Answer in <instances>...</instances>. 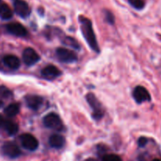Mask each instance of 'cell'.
Masks as SVG:
<instances>
[{
    "instance_id": "17",
    "label": "cell",
    "mask_w": 161,
    "mask_h": 161,
    "mask_svg": "<svg viewBox=\"0 0 161 161\" xmlns=\"http://www.w3.org/2000/svg\"><path fill=\"white\" fill-rule=\"evenodd\" d=\"M20 112V104L12 103L8 105L4 110L5 114L9 117H14L17 116Z\"/></svg>"
},
{
    "instance_id": "23",
    "label": "cell",
    "mask_w": 161,
    "mask_h": 161,
    "mask_svg": "<svg viewBox=\"0 0 161 161\" xmlns=\"http://www.w3.org/2000/svg\"><path fill=\"white\" fill-rule=\"evenodd\" d=\"M147 142H148L147 138H145V137H141V138L138 139V145L139 147H144V146H146V145L147 144Z\"/></svg>"
},
{
    "instance_id": "22",
    "label": "cell",
    "mask_w": 161,
    "mask_h": 161,
    "mask_svg": "<svg viewBox=\"0 0 161 161\" xmlns=\"http://www.w3.org/2000/svg\"><path fill=\"white\" fill-rule=\"evenodd\" d=\"M105 20L108 23L111 24V25H113L115 21V18L114 16H113V13H111L110 11L108 10H105Z\"/></svg>"
},
{
    "instance_id": "28",
    "label": "cell",
    "mask_w": 161,
    "mask_h": 161,
    "mask_svg": "<svg viewBox=\"0 0 161 161\" xmlns=\"http://www.w3.org/2000/svg\"><path fill=\"white\" fill-rule=\"evenodd\" d=\"M0 1H1V0H0Z\"/></svg>"
},
{
    "instance_id": "5",
    "label": "cell",
    "mask_w": 161,
    "mask_h": 161,
    "mask_svg": "<svg viewBox=\"0 0 161 161\" xmlns=\"http://www.w3.org/2000/svg\"><path fill=\"white\" fill-rule=\"evenodd\" d=\"M20 141L22 146L25 149L29 151H35L39 147V142L38 140L30 134H24L20 135Z\"/></svg>"
},
{
    "instance_id": "9",
    "label": "cell",
    "mask_w": 161,
    "mask_h": 161,
    "mask_svg": "<svg viewBox=\"0 0 161 161\" xmlns=\"http://www.w3.org/2000/svg\"><path fill=\"white\" fill-rule=\"evenodd\" d=\"M133 97L138 103L149 102L151 100V96L149 91L142 86H136L133 91Z\"/></svg>"
},
{
    "instance_id": "14",
    "label": "cell",
    "mask_w": 161,
    "mask_h": 161,
    "mask_svg": "<svg viewBox=\"0 0 161 161\" xmlns=\"http://www.w3.org/2000/svg\"><path fill=\"white\" fill-rule=\"evenodd\" d=\"M65 139L60 135H52L49 138V144L54 149H61L64 146Z\"/></svg>"
},
{
    "instance_id": "1",
    "label": "cell",
    "mask_w": 161,
    "mask_h": 161,
    "mask_svg": "<svg viewBox=\"0 0 161 161\" xmlns=\"http://www.w3.org/2000/svg\"><path fill=\"white\" fill-rule=\"evenodd\" d=\"M79 21L80 24L82 34H83L85 40L86 41L89 47L92 49V50L98 53L100 50H99L98 44H97V41L96 39L95 34H94V29H93L92 23H91V20L83 17V16H80Z\"/></svg>"
},
{
    "instance_id": "8",
    "label": "cell",
    "mask_w": 161,
    "mask_h": 161,
    "mask_svg": "<svg viewBox=\"0 0 161 161\" xmlns=\"http://www.w3.org/2000/svg\"><path fill=\"white\" fill-rule=\"evenodd\" d=\"M2 152L5 156L12 159L17 158L21 153L18 146L14 142L5 143L2 147Z\"/></svg>"
},
{
    "instance_id": "16",
    "label": "cell",
    "mask_w": 161,
    "mask_h": 161,
    "mask_svg": "<svg viewBox=\"0 0 161 161\" xmlns=\"http://www.w3.org/2000/svg\"><path fill=\"white\" fill-rule=\"evenodd\" d=\"M13 11L6 3L0 4V17L3 20H9L12 18Z\"/></svg>"
},
{
    "instance_id": "20",
    "label": "cell",
    "mask_w": 161,
    "mask_h": 161,
    "mask_svg": "<svg viewBox=\"0 0 161 161\" xmlns=\"http://www.w3.org/2000/svg\"><path fill=\"white\" fill-rule=\"evenodd\" d=\"M102 161H122L120 157L116 154H108L104 156Z\"/></svg>"
},
{
    "instance_id": "2",
    "label": "cell",
    "mask_w": 161,
    "mask_h": 161,
    "mask_svg": "<svg viewBox=\"0 0 161 161\" xmlns=\"http://www.w3.org/2000/svg\"><path fill=\"white\" fill-rule=\"evenodd\" d=\"M43 124L47 128L54 130H61L63 129V124L61 118L56 113H49L43 117Z\"/></svg>"
},
{
    "instance_id": "27",
    "label": "cell",
    "mask_w": 161,
    "mask_h": 161,
    "mask_svg": "<svg viewBox=\"0 0 161 161\" xmlns=\"http://www.w3.org/2000/svg\"><path fill=\"white\" fill-rule=\"evenodd\" d=\"M85 161H91V160H85Z\"/></svg>"
},
{
    "instance_id": "19",
    "label": "cell",
    "mask_w": 161,
    "mask_h": 161,
    "mask_svg": "<svg viewBox=\"0 0 161 161\" xmlns=\"http://www.w3.org/2000/svg\"><path fill=\"white\" fill-rule=\"evenodd\" d=\"M64 42L65 45L69 46V47H72V48H74V49L80 48V46H79L78 42H77L75 39H72V38H71V37H66L65 39H64Z\"/></svg>"
},
{
    "instance_id": "25",
    "label": "cell",
    "mask_w": 161,
    "mask_h": 161,
    "mask_svg": "<svg viewBox=\"0 0 161 161\" xmlns=\"http://www.w3.org/2000/svg\"><path fill=\"white\" fill-rule=\"evenodd\" d=\"M3 102L0 100V108H2V106H3Z\"/></svg>"
},
{
    "instance_id": "12",
    "label": "cell",
    "mask_w": 161,
    "mask_h": 161,
    "mask_svg": "<svg viewBox=\"0 0 161 161\" xmlns=\"http://www.w3.org/2000/svg\"><path fill=\"white\" fill-rule=\"evenodd\" d=\"M42 75L47 80H53L61 75V72L57 67L53 65H48L44 68L41 72Z\"/></svg>"
},
{
    "instance_id": "4",
    "label": "cell",
    "mask_w": 161,
    "mask_h": 161,
    "mask_svg": "<svg viewBox=\"0 0 161 161\" xmlns=\"http://www.w3.org/2000/svg\"><path fill=\"white\" fill-rule=\"evenodd\" d=\"M56 54L59 61L64 63H72L77 61V55L72 50L60 47L56 50Z\"/></svg>"
},
{
    "instance_id": "24",
    "label": "cell",
    "mask_w": 161,
    "mask_h": 161,
    "mask_svg": "<svg viewBox=\"0 0 161 161\" xmlns=\"http://www.w3.org/2000/svg\"><path fill=\"white\" fill-rule=\"evenodd\" d=\"M3 123H4V119H3V116H0V127L3 125Z\"/></svg>"
},
{
    "instance_id": "10",
    "label": "cell",
    "mask_w": 161,
    "mask_h": 161,
    "mask_svg": "<svg viewBox=\"0 0 161 161\" xmlns=\"http://www.w3.org/2000/svg\"><path fill=\"white\" fill-rule=\"evenodd\" d=\"M6 29L8 32L17 37H25L28 34V31L26 28L20 23L14 22V23H9L6 25Z\"/></svg>"
},
{
    "instance_id": "6",
    "label": "cell",
    "mask_w": 161,
    "mask_h": 161,
    "mask_svg": "<svg viewBox=\"0 0 161 161\" xmlns=\"http://www.w3.org/2000/svg\"><path fill=\"white\" fill-rule=\"evenodd\" d=\"M13 5L15 13L20 17L26 18L30 15L31 10L29 6L24 0H13Z\"/></svg>"
},
{
    "instance_id": "7",
    "label": "cell",
    "mask_w": 161,
    "mask_h": 161,
    "mask_svg": "<svg viewBox=\"0 0 161 161\" xmlns=\"http://www.w3.org/2000/svg\"><path fill=\"white\" fill-rule=\"evenodd\" d=\"M22 58L25 64L28 66H31L36 64L40 60V57L38 54L37 52L32 48H26L23 51Z\"/></svg>"
},
{
    "instance_id": "13",
    "label": "cell",
    "mask_w": 161,
    "mask_h": 161,
    "mask_svg": "<svg viewBox=\"0 0 161 161\" xmlns=\"http://www.w3.org/2000/svg\"><path fill=\"white\" fill-rule=\"evenodd\" d=\"M3 62L8 68L17 69L20 65V59L15 55H6L3 58Z\"/></svg>"
},
{
    "instance_id": "15",
    "label": "cell",
    "mask_w": 161,
    "mask_h": 161,
    "mask_svg": "<svg viewBox=\"0 0 161 161\" xmlns=\"http://www.w3.org/2000/svg\"><path fill=\"white\" fill-rule=\"evenodd\" d=\"M3 127L9 135H14L15 134H17V130H18L17 124L11 120H4Z\"/></svg>"
},
{
    "instance_id": "21",
    "label": "cell",
    "mask_w": 161,
    "mask_h": 161,
    "mask_svg": "<svg viewBox=\"0 0 161 161\" xmlns=\"http://www.w3.org/2000/svg\"><path fill=\"white\" fill-rule=\"evenodd\" d=\"M11 92L5 86H0V97H3V98H7V97H10Z\"/></svg>"
},
{
    "instance_id": "26",
    "label": "cell",
    "mask_w": 161,
    "mask_h": 161,
    "mask_svg": "<svg viewBox=\"0 0 161 161\" xmlns=\"http://www.w3.org/2000/svg\"><path fill=\"white\" fill-rule=\"evenodd\" d=\"M153 161H161V160H159V159H154V160Z\"/></svg>"
},
{
    "instance_id": "3",
    "label": "cell",
    "mask_w": 161,
    "mask_h": 161,
    "mask_svg": "<svg viewBox=\"0 0 161 161\" xmlns=\"http://www.w3.org/2000/svg\"><path fill=\"white\" fill-rule=\"evenodd\" d=\"M86 101L93 109V117L95 119H100L104 116V109L97 97L90 93L86 95Z\"/></svg>"
},
{
    "instance_id": "18",
    "label": "cell",
    "mask_w": 161,
    "mask_h": 161,
    "mask_svg": "<svg viewBox=\"0 0 161 161\" xmlns=\"http://www.w3.org/2000/svg\"><path fill=\"white\" fill-rule=\"evenodd\" d=\"M128 3L136 9H142L145 6V2L143 0H128Z\"/></svg>"
},
{
    "instance_id": "11",
    "label": "cell",
    "mask_w": 161,
    "mask_h": 161,
    "mask_svg": "<svg viewBox=\"0 0 161 161\" xmlns=\"http://www.w3.org/2000/svg\"><path fill=\"white\" fill-rule=\"evenodd\" d=\"M25 102L28 108L32 110H38L42 106L43 99L36 94H28L25 97Z\"/></svg>"
}]
</instances>
